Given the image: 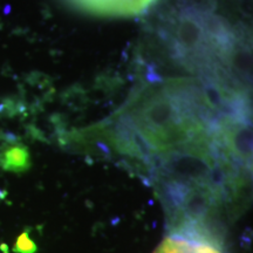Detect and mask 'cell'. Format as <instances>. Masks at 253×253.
I'll list each match as a JSON object with an SVG mask.
<instances>
[{"instance_id": "3", "label": "cell", "mask_w": 253, "mask_h": 253, "mask_svg": "<svg viewBox=\"0 0 253 253\" xmlns=\"http://www.w3.org/2000/svg\"><path fill=\"white\" fill-rule=\"evenodd\" d=\"M13 251L15 253H36L38 251L36 243L30 238L27 231H25L18 237Z\"/></svg>"}, {"instance_id": "2", "label": "cell", "mask_w": 253, "mask_h": 253, "mask_svg": "<svg viewBox=\"0 0 253 253\" xmlns=\"http://www.w3.org/2000/svg\"><path fill=\"white\" fill-rule=\"evenodd\" d=\"M2 168L8 171L23 172L31 167V157L30 153L26 148L12 147L5 151L2 156Z\"/></svg>"}, {"instance_id": "1", "label": "cell", "mask_w": 253, "mask_h": 253, "mask_svg": "<svg viewBox=\"0 0 253 253\" xmlns=\"http://www.w3.org/2000/svg\"><path fill=\"white\" fill-rule=\"evenodd\" d=\"M82 7L107 14H135L147 8L155 0H74Z\"/></svg>"}]
</instances>
